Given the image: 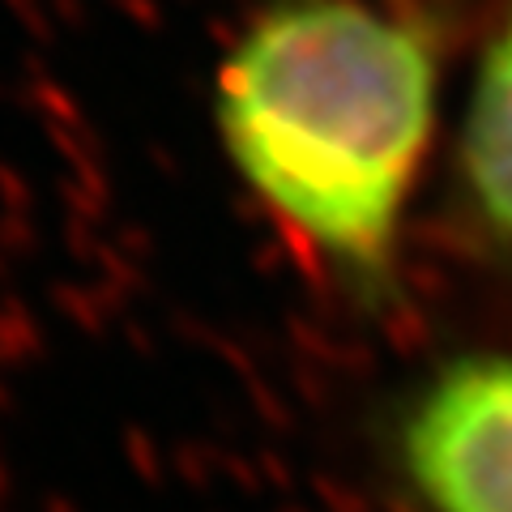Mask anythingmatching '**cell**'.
Listing matches in <instances>:
<instances>
[{
  "mask_svg": "<svg viewBox=\"0 0 512 512\" xmlns=\"http://www.w3.org/2000/svg\"><path fill=\"white\" fill-rule=\"evenodd\" d=\"M457 158L478 222L512 248V13L478 64Z\"/></svg>",
  "mask_w": 512,
  "mask_h": 512,
  "instance_id": "cell-3",
  "label": "cell"
},
{
  "mask_svg": "<svg viewBox=\"0 0 512 512\" xmlns=\"http://www.w3.org/2000/svg\"><path fill=\"white\" fill-rule=\"evenodd\" d=\"M393 444L427 512H512V350L448 359L410 397Z\"/></svg>",
  "mask_w": 512,
  "mask_h": 512,
  "instance_id": "cell-2",
  "label": "cell"
},
{
  "mask_svg": "<svg viewBox=\"0 0 512 512\" xmlns=\"http://www.w3.org/2000/svg\"><path fill=\"white\" fill-rule=\"evenodd\" d=\"M431 128L436 47L367 0H274L218 73L235 171L363 303L393 286Z\"/></svg>",
  "mask_w": 512,
  "mask_h": 512,
  "instance_id": "cell-1",
  "label": "cell"
}]
</instances>
